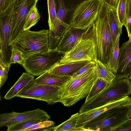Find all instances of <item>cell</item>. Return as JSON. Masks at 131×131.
<instances>
[{
  "label": "cell",
  "mask_w": 131,
  "mask_h": 131,
  "mask_svg": "<svg viewBox=\"0 0 131 131\" xmlns=\"http://www.w3.org/2000/svg\"><path fill=\"white\" fill-rule=\"evenodd\" d=\"M108 8L102 2L95 20L85 30L82 37L92 41L96 60L106 66L110 61L114 46L108 20Z\"/></svg>",
  "instance_id": "1"
},
{
  "label": "cell",
  "mask_w": 131,
  "mask_h": 131,
  "mask_svg": "<svg viewBox=\"0 0 131 131\" xmlns=\"http://www.w3.org/2000/svg\"><path fill=\"white\" fill-rule=\"evenodd\" d=\"M95 69V65L82 74L69 79L62 86L60 102L66 106L69 107L85 97L96 77Z\"/></svg>",
  "instance_id": "2"
},
{
  "label": "cell",
  "mask_w": 131,
  "mask_h": 131,
  "mask_svg": "<svg viewBox=\"0 0 131 131\" xmlns=\"http://www.w3.org/2000/svg\"><path fill=\"white\" fill-rule=\"evenodd\" d=\"M131 79L114 78L98 95L90 101L84 103L79 113H81L116 101L131 94Z\"/></svg>",
  "instance_id": "3"
},
{
  "label": "cell",
  "mask_w": 131,
  "mask_h": 131,
  "mask_svg": "<svg viewBox=\"0 0 131 131\" xmlns=\"http://www.w3.org/2000/svg\"><path fill=\"white\" fill-rule=\"evenodd\" d=\"M131 117V105L114 107L102 113L85 124V131H115Z\"/></svg>",
  "instance_id": "4"
},
{
  "label": "cell",
  "mask_w": 131,
  "mask_h": 131,
  "mask_svg": "<svg viewBox=\"0 0 131 131\" xmlns=\"http://www.w3.org/2000/svg\"><path fill=\"white\" fill-rule=\"evenodd\" d=\"M49 31L45 29L36 31L24 30L13 43V47L21 52L24 58L47 51Z\"/></svg>",
  "instance_id": "5"
},
{
  "label": "cell",
  "mask_w": 131,
  "mask_h": 131,
  "mask_svg": "<svg viewBox=\"0 0 131 131\" xmlns=\"http://www.w3.org/2000/svg\"><path fill=\"white\" fill-rule=\"evenodd\" d=\"M65 54L56 49L33 54L25 58L22 66L27 72L39 76L59 64Z\"/></svg>",
  "instance_id": "6"
},
{
  "label": "cell",
  "mask_w": 131,
  "mask_h": 131,
  "mask_svg": "<svg viewBox=\"0 0 131 131\" xmlns=\"http://www.w3.org/2000/svg\"><path fill=\"white\" fill-rule=\"evenodd\" d=\"M34 80L29 82L15 96L44 101L49 105L60 102L62 86L39 84Z\"/></svg>",
  "instance_id": "7"
},
{
  "label": "cell",
  "mask_w": 131,
  "mask_h": 131,
  "mask_svg": "<svg viewBox=\"0 0 131 131\" xmlns=\"http://www.w3.org/2000/svg\"><path fill=\"white\" fill-rule=\"evenodd\" d=\"M16 0H14L0 12V39L1 57L6 65H10L13 46L9 45L11 24L14 14Z\"/></svg>",
  "instance_id": "8"
},
{
  "label": "cell",
  "mask_w": 131,
  "mask_h": 131,
  "mask_svg": "<svg viewBox=\"0 0 131 131\" xmlns=\"http://www.w3.org/2000/svg\"><path fill=\"white\" fill-rule=\"evenodd\" d=\"M102 3L101 0H85L75 10L70 26L86 30L95 20Z\"/></svg>",
  "instance_id": "9"
},
{
  "label": "cell",
  "mask_w": 131,
  "mask_h": 131,
  "mask_svg": "<svg viewBox=\"0 0 131 131\" xmlns=\"http://www.w3.org/2000/svg\"><path fill=\"white\" fill-rule=\"evenodd\" d=\"M39 0H16L11 27L9 45L13 43L24 31L25 20L29 12Z\"/></svg>",
  "instance_id": "10"
},
{
  "label": "cell",
  "mask_w": 131,
  "mask_h": 131,
  "mask_svg": "<svg viewBox=\"0 0 131 131\" xmlns=\"http://www.w3.org/2000/svg\"><path fill=\"white\" fill-rule=\"evenodd\" d=\"M80 61H96L94 46L89 39L82 38L69 51L66 53L59 64Z\"/></svg>",
  "instance_id": "11"
},
{
  "label": "cell",
  "mask_w": 131,
  "mask_h": 131,
  "mask_svg": "<svg viewBox=\"0 0 131 131\" xmlns=\"http://www.w3.org/2000/svg\"><path fill=\"white\" fill-rule=\"evenodd\" d=\"M47 112L39 108L22 113L13 112L0 114V127L26 121H45L50 119Z\"/></svg>",
  "instance_id": "12"
},
{
  "label": "cell",
  "mask_w": 131,
  "mask_h": 131,
  "mask_svg": "<svg viewBox=\"0 0 131 131\" xmlns=\"http://www.w3.org/2000/svg\"><path fill=\"white\" fill-rule=\"evenodd\" d=\"M131 105L129 95L119 100L112 101L94 108L80 113L76 128H82L86 123L104 112L112 108Z\"/></svg>",
  "instance_id": "13"
},
{
  "label": "cell",
  "mask_w": 131,
  "mask_h": 131,
  "mask_svg": "<svg viewBox=\"0 0 131 131\" xmlns=\"http://www.w3.org/2000/svg\"><path fill=\"white\" fill-rule=\"evenodd\" d=\"M114 74V78L116 79H131V38L119 48L117 69Z\"/></svg>",
  "instance_id": "14"
},
{
  "label": "cell",
  "mask_w": 131,
  "mask_h": 131,
  "mask_svg": "<svg viewBox=\"0 0 131 131\" xmlns=\"http://www.w3.org/2000/svg\"><path fill=\"white\" fill-rule=\"evenodd\" d=\"M85 0H54L57 17V21L70 26L74 13L78 5Z\"/></svg>",
  "instance_id": "15"
},
{
  "label": "cell",
  "mask_w": 131,
  "mask_h": 131,
  "mask_svg": "<svg viewBox=\"0 0 131 131\" xmlns=\"http://www.w3.org/2000/svg\"><path fill=\"white\" fill-rule=\"evenodd\" d=\"M85 30L70 26L65 32L56 49L65 53L68 52L82 38Z\"/></svg>",
  "instance_id": "16"
},
{
  "label": "cell",
  "mask_w": 131,
  "mask_h": 131,
  "mask_svg": "<svg viewBox=\"0 0 131 131\" xmlns=\"http://www.w3.org/2000/svg\"><path fill=\"white\" fill-rule=\"evenodd\" d=\"M89 62L80 61L58 64L48 71L58 75L71 77L80 69Z\"/></svg>",
  "instance_id": "17"
},
{
  "label": "cell",
  "mask_w": 131,
  "mask_h": 131,
  "mask_svg": "<svg viewBox=\"0 0 131 131\" xmlns=\"http://www.w3.org/2000/svg\"><path fill=\"white\" fill-rule=\"evenodd\" d=\"M71 78L69 76L58 75L48 71L34 79V81L39 84L62 86Z\"/></svg>",
  "instance_id": "18"
},
{
  "label": "cell",
  "mask_w": 131,
  "mask_h": 131,
  "mask_svg": "<svg viewBox=\"0 0 131 131\" xmlns=\"http://www.w3.org/2000/svg\"><path fill=\"white\" fill-rule=\"evenodd\" d=\"M70 27L65 24L57 22L53 30H49L48 39L49 50L56 49L65 32Z\"/></svg>",
  "instance_id": "19"
},
{
  "label": "cell",
  "mask_w": 131,
  "mask_h": 131,
  "mask_svg": "<svg viewBox=\"0 0 131 131\" xmlns=\"http://www.w3.org/2000/svg\"><path fill=\"white\" fill-rule=\"evenodd\" d=\"M34 79V76L28 72H23L14 85L8 91L4 98L10 99L15 97L29 82Z\"/></svg>",
  "instance_id": "20"
},
{
  "label": "cell",
  "mask_w": 131,
  "mask_h": 131,
  "mask_svg": "<svg viewBox=\"0 0 131 131\" xmlns=\"http://www.w3.org/2000/svg\"><path fill=\"white\" fill-rule=\"evenodd\" d=\"M108 18L109 26L114 45L117 37L122 33V27L120 24L116 10L115 9L108 8Z\"/></svg>",
  "instance_id": "21"
},
{
  "label": "cell",
  "mask_w": 131,
  "mask_h": 131,
  "mask_svg": "<svg viewBox=\"0 0 131 131\" xmlns=\"http://www.w3.org/2000/svg\"><path fill=\"white\" fill-rule=\"evenodd\" d=\"M95 72L96 77L103 79L108 83L115 78L113 71L106 65L98 60L95 61Z\"/></svg>",
  "instance_id": "22"
},
{
  "label": "cell",
  "mask_w": 131,
  "mask_h": 131,
  "mask_svg": "<svg viewBox=\"0 0 131 131\" xmlns=\"http://www.w3.org/2000/svg\"><path fill=\"white\" fill-rule=\"evenodd\" d=\"M109 83L102 78L96 77L86 96L84 103H86L98 95Z\"/></svg>",
  "instance_id": "23"
},
{
  "label": "cell",
  "mask_w": 131,
  "mask_h": 131,
  "mask_svg": "<svg viewBox=\"0 0 131 131\" xmlns=\"http://www.w3.org/2000/svg\"><path fill=\"white\" fill-rule=\"evenodd\" d=\"M80 113L78 112L72 115L68 119L61 124L55 126L53 131H82L81 128H76L75 126Z\"/></svg>",
  "instance_id": "24"
},
{
  "label": "cell",
  "mask_w": 131,
  "mask_h": 131,
  "mask_svg": "<svg viewBox=\"0 0 131 131\" xmlns=\"http://www.w3.org/2000/svg\"><path fill=\"white\" fill-rule=\"evenodd\" d=\"M121 35L117 37L113 46L110 61L107 66L115 73L117 68L119 51V40Z\"/></svg>",
  "instance_id": "25"
},
{
  "label": "cell",
  "mask_w": 131,
  "mask_h": 131,
  "mask_svg": "<svg viewBox=\"0 0 131 131\" xmlns=\"http://www.w3.org/2000/svg\"><path fill=\"white\" fill-rule=\"evenodd\" d=\"M40 16L36 6L32 8L27 15L25 20L24 30H29L36 25L40 19Z\"/></svg>",
  "instance_id": "26"
},
{
  "label": "cell",
  "mask_w": 131,
  "mask_h": 131,
  "mask_svg": "<svg viewBox=\"0 0 131 131\" xmlns=\"http://www.w3.org/2000/svg\"><path fill=\"white\" fill-rule=\"evenodd\" d=\"M48 13V23L49 30H52L57 20L55 4L54 0H47Z\"/></svg>",
  "instance_id": "27"
},
{
  "label": "cell",
  "mask_w": 131,
  "mask_h": 131,
  "mask_svg": "<svg viewBox=\"0 0 131 131\" xmlns=\"http://www.w3.org/2000/svg\"><path fill=\"white\" fill-rule=\"evenodd\" d=\"M55 123L49 120L42 121L24 129L23 131H52Z\"/></svg>",
  "instance_id": "28"
},
{
  "label": "cell",
  "mask_w": 131,
  "mask_h": 131,
  "mask_svg": "<svg viewBox=\"0 0 131 131\" xmlns=\"http://www.w3.org/2000/svg\"><path fill=\"white\" fill-rule=\"evenodd\" d=\"M128 0H120L116 10L121 26L126 24V13Z\"/></svg>",
  "instance_id": "29"
},
{
  "label": "cell",
  "mask_w": 131,
  "mask_h": 131,
  "mask_svg": "<svg viewBox=\"0 0 131 131\" xmlns=\"http://www.w3.org/2000/svg\"><path fill=\"white\" fill-rule=\"evenodd\" d=\"M42 121L39 120H29L22 122L7 126V131H23L32 125Z\"/></svg>",
  "instance_id": "30"
},
{
  "label": "cell",
  "mask_w": 131,
  "mask_h": 131,
  "mask_svg": "<svg viewBox=\"0 0 131 131\" xmlns=\"http://www.w3.org/2000/svg\"><path fill=\"white\" fill-rule=\"evenodd\" d=\"M10 65L5 64L3 62L0 54V87L4 84L7 78Z\"/></svg>",
  "instance_id": "31"
},
{
  "label": "cell",
  "mask_w": 131,
  "mask_h": 131,
  "mask_svg": "<svg viewBox=\"0 0 131 131\" xmlns=\"http://www.w3.org/2000/svg\"><path fill=\"white\" fill-rule=\"evenodd\" d=\"M25 58L22 53L13 47L10 60V65L12 63H18L22 66L24 64Z\"/></svg>",
  "instance_id": "32"
},
{
  "label": "cell",
  "mask_w": 131,
  "mask_h": 131,
  "mask_svg": "<svg viewBox=\"0 0 131 131\" xmlns=\"http://www.w3.org/2000/svg\"><path fill=\"white\" fill-rule=\"evenodd\" d=\"M128 37L131 38V0H128L126 13L125 26Z\"/></svg>",
  "instance_id": "33"
},
{
  "label": "cell",
  "mask_w": 131,
  "mask_h": 131,
  "mask_svg": "<svg viewBox=\"0 0 131 131\" xmlns=\"http://www.w3.org/2000/svg\"><path fill=\"white\" fill-rule=\"evenodd\" d=\"M95 65V62L94 61L89 62L85 65L80 69L77 72L74 73L71 77L73 78L77 76L82 74L89 69L93 67Z\"/></svg>",
  "instance_id": "34"
},
{
  "label": "cell",
  "mask_w": 131,
  "mask_h": 131,
  "mask_svg": "<svg viewBox=\"0 0 131 131\" xmlns=\"http://www.w3.org/2000/svg\"><path fill=\"white\" fill-rule=\"evenodd\" d=\"M116 131H131V119H128L116 128Z\"/></svg>",
  "instance_id": "35"
},
{
  "label": "cell",
  "mask_w": 131,
  "mask_h": 131,
  "mask_svg": "<svg viewBox=\"0 0 131 131\" xmlns=\"http://www.w3.org/2000/svg\"><path fill=\"white\" fill-rule=\"evenodd\" d=\"M109 7L113 8L116 10L120 0H101Z\"/></svg>",
  "instance_id": "36"
},
{
  "label": "cell",
  "mask_w": 131,
  "mask_h": 131,
  "mask_svg": "<svg viewBox=\"0 0 131 131\" xmlns=\"http://www.w3.org/2000/svg\"><path fill=\"white\" fill-rule=\"evenodd\" d=\"M14 0H0V12L7 7Z\"/></svg>",
  "instance_id": "37"
},
{
  "label": "cell",
  "mask_w": 131,
  "mask_h": 131,
  "mask_svg": "<svg viewBox=\"0 0 131 131\" xmlns=\"http://www.w3.org/2000/svg\"><path fill=\"white\" fill-rule=\"evenodd\" d=\"M1 52V42L0 41V54Z\"/></svg>",
  "instance_id": "38"
},
{
  "label": "cell",
  "mask_w": 131,
  "mask_h": 131,
  "mask_svg": "<svg viewBox=\"0 0 131 131\" xmlns=\"http://www.w3.org/2000/svg\"><path fill=\"white\" fill-rule=\"evenodd\" d=\"M0 89H1V87H0Z\"/></svg>",
  "instance_id": "39"
},
{
  "label": "cell",
  "mask_w": 131,
  "mask_h": 131,
  "mask_svg": "<svg viewBox=\"0 0 131 131\" xmlns=\"http://www.w3.org/2000/svg\"><path fill=\"white\" fill-rule=\"evenodd\" d=\"M1 97H0V100H1Z\"/></svg>",
  "instance_id": "40"
},
{
  "label": "cell",
  "mask_w": 131,
  "mask_h": 131,
  "mask_svg": "<svg viewBox=\"0 0 131 131\" xmlns=\"http://www.w3.org/2000/svg\"><path fill=\"white\" fill-rule=\"evenodd\" d=\"M0 41L1 42V40H0Z\"/></svg>",
  "instance_id": "41"
}]
</instances>
